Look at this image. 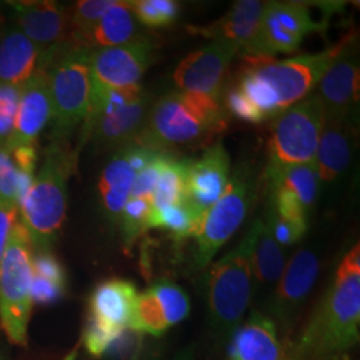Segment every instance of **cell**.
Listing matches in <instances>:
<instances>
[{"mask_svg":"<svg viewBox=\"0 0 360 360\" xmlns=\"http://www.w3.org/2000/svg\"><path fill=\"white\" fill-rule=\"evenodd\" d=\"M360 340V248L343 257L333 283L284 360H346Z\"/></svg>","mask_w":360,"mask_h":360,"instance_id":"cell-1","label":"cell"},{"mask_svg":"<svg viewBox=\"0 0 360 360\" xmlns=\"http://www.w3.org/2000/svg\"><path fill=\"white\" fill-rule=\"evenodd\" d=\"M220 98L176 91L153 103L134 144L154 151L187 146L226 129Z\"/></svg>","mask_w":360,"mask_h":360,"instance_id":"cell-2","label":"cell"},{"mask_svg":"<svg viewBox=\"0 0 360 360\" xmlns=\"http://www.w3.org/2000/svg\"><path fill=\"white\" fill-rule=\"evenodd\" d=\"M77 165V154L63 141H53L32 186L19 205L22 223L37 251H50L62 231L68 203V179Z\"/></svg>","mask_w":360,"mask_h":360,"instance_id":"cell-3","label":"cell"},{"mask_svg":"<svg viewBox=\"0 0 360 360\" xmlns=\"http://www.w3.org/2000/svg\"><path fill=\"white\" fill-rule=\"evenodd\" d=\"M257 232L255 220L240 243L220 257L207 272L208 323L218 340L231 338L243 323L254 297L252 251Z\"/></svg>","mask_w":360,"mask_h":360,"instance_id":"cell-4","label":"cell"},{"mask_svg":"<svg viewBox=\"0 0 360 360\" xmlns=\"http://www.w3.org/2000/svg\"><path fill=\"white\" fill-rule=\"evenodd\" d=\"M91 50L63 46L40 56L49 77L55 141H63L84 122L90 108Z\"/></svg>","mask_w":360,"mask_h":360,"instance_id":"cell-5","label":"cell"},{"mask_svg":"<svg viewBox=\"0 0 360 360\" xmlns=\"http://www.w3.org/2000/svg\"><path fill=\"white\" fill-rule=\"evenodd\" d=\"M32 240L20 219L0 259V326L10 342L27 346L32 309Z\"/></svg>","mask_w":360,"mask_h":360,"instance_id":"cell-6","label":"cell"},{"mask_svg":"<svg viewBox=\"0 0 360 360\" xmlns=\"http://www.w3.org/2000/svg\"><path fill=\"white\" fill-rule=\"evenodd\" d=\"M349 44V38L319 53L302 55L294 59L275 60L274 58H247L245 68L267 91L278 114L309 98L319 84L335 58Z\"/></svg>","mask_w":360,"mask_h":360,"instance_id":"cell-7","label":"cell"},{"mask_svg":"<svg viewBox=\"0 0 360 360\" xmlns=\"http://www.w3.org/2000/svg\"><path fill=\"white\" fill-rule=\"evenodd\" d=\"M324 123L326 112L316 94L284 110L271 127L266 169L315 162Z\"/></svg>","mask_w":360,"mask_h":360,"instance_id":"cell-8","label":"cell"},{"mask_svg":"<svg viewBox=\"0 0 360 360\" xmlns=\"http://www.w3.org/2000/svg\"><path fill=\"white\" fill-rule=\"evenodd\" d=\"M254 195L250 174L239 168L229 180L224 193L202 215L193 233L195 257L193 264L198 270L210 266L212 259L226 245L245 221Z\"/></svg>","mask_w":360,"mask_h":360,"instance_id":"cell-9","label":"cell"},{"mask_svg":"<svg viewBox=\"0 0 360 360\" xmlns=\"http://www.w3.org/2000/svg\"><path fill=\"white\" fill-rule=\"evenodd\" d=\"M154 44L138 38L131 43L92 50L90 55L91 92L139 86L153 63Z\"/></svg>","mask_w":360,"mask_h":360,"instance_id":"cell-10","label":"cell"},{"mask_svg":"<svg viewBox=\"0 0 360 360\" xmlns=\"http://www.w3.org/2000/svg\"><path fill=\"white\" fill-rule=\"evenodd\" d=\"M319 259L311 250H297L285 263L283 274L269 302V314L284 335L290 334L296 318L314 288L319 274Z\"/></svg>","mask_w":360,"mask_h":360,"instance_id":"cell-11","label":"cell"},{"mask_svg":"<svg viewBox=\"0 0 360 360\" xmlns=\"http://www.w3.org/2000/svg\"><path fill=\"white\" fill-rule=\"evenodd\" d=\"M322 28L323 25L311 18L306 4L266 1L259 37L260 56L272 58L276 53L296 51L303 39Z\"/></svg>","mask_w":360,"mask_h":360,"instance_id":"cell-12","label":"cell"},{"mask_svg":"<svg viewBox=\"0 0 360 360\" xmlns=\"http://www.w3.org/2000/svg\"><path fill=\"white\" fill-rule=\"evenodd\" d=\"M16 28L40 51V56L68 46L70 7L51 0L6 1Z\"/></svg>","mask_w":360,"mask_h":360,"instance_id":"cell-13","label":"cell"},{"mask_svg":"<svg viewBox=\"0 0 360 360\" xmlns=\"http://www.w3.org/2000/svg\"><path fill=\"white\" fill-rule=\"evenodd\" d=\"M191 311V302L178 284L160 281L138 295L129 330L162 336L183 322Z\"/></svg>","mask_w":360,"mask_h":360,"instance_id":"cell-14","label":"cell"},{"mask_svg":"<svg viewBox=\"0 0 360 360\" xmlns=\"http://www.w3.org/2000/svg\"><path fill=\"white\" fill-rule=\"evenodd\" d=\"M239 53L231 43L214 40L190 53L175 72L174 80L180 91L220 98L233 58Z\"/></svg>","mask_w":360,"mask_h":360,"instance_id":"cell-15","label":"cell"},{"mask_svg":"<svg viewBox=\"0 0 360 360\" xmlns=\"http://www.w3.org/2000/svg\"><path fill=\"white\" fill-rule=\"evenodd\" d=\"M153 103V96L144 91L132 103L96 116L83 124V143L90 141L96 151L120 150L129 146L143 129Z\"/></svg>","mask_w":360,"mask_h":360,"instance_id":"cell-16","label":"cell"},{"mask_svg":"<svg viewBox=\"0 0 360 360\" xmlns=\"http://www.w3.org/2000/svg\"><path fill=\"white\" fill-rule=\"evenodd\" d=\"M52 105L49 77L38 68L34 77L20 89L13 119V129L6 150L37 147L39 136L51 122Z\"/></svg>","mask_w":360,"mask_h":360,"instance_id":"cell-17","label":"cell"},{"mask_svg":"<svg viewBox=\"0 0 360 360\" xmlns=\"http://www.w3.org/2000/svg\"><path fill=\"white\" fill-rule=\"evenodd\" d=\"M266 1L239 0L221 19L207 27H190L193 34L231 43L248 58H262L259 37Z\"/></svg>","mask_w":360,"mask_h":360,"instance_id":"cell-18","label":"cell"},{"mask_svg":"<svg viewBox=\"0 0 360 360\" xmlns=\"http://www.w3.org/2000/svg\"><path fill=\"white\" fill-rule=\"evenodd\" d=\"M359 65L351 53L349 44L327 68L316 96L322 103L326 117L351 120L359 99Z\"/></svg>","mask_w":360,"mask_h":360,"instance_id":"cell-19","label":"cell"},{"mask_svg":"<svg viewBox=\"0 0 360 360\" xmlns=\"http://www.w3.org/2000/svg\"><path fill=\"white\" fill-rule=\"evenodd\" d=\"M229 180L230 156L223 144L217 143L190 162L184 202L203 215L224 193Z\"/></svg>","mask_w":360,"mask_h":360,"instance_id":"cell-20","label":"cell"},{"mask_svg":"<svg viewBox=\"0 0 360 360\" xmlns=\"http://www.w3.org/2000/svg\"><path fill=\"white\" fill-rule=\"evenodd\" d=\"M284 355L276 324L255 309L231 335L227 360H284Z\"/></svg>","mask_w":360,"mask_h":360,"instance_id":"cell-21","label":"cell"},{"mask_svg":"<svg viewBox=\"0 0 360 360\" xmlns=\"http://www.w3.org/2000/svg\"><path fill=\"white\" fill-rule=\"evenodd\" d=\"M355 147V134L351 120L326 117L322 136L315 156L319 183L333 186L351 165Z\"/></svg>","mask_w":360,"mask_h":360,"instance_id":"cell-22","label":"cell"},{"mask_svg":"<svg viewBox=\"0 0 360 360\" xmlns=\"http://www.w3.org/2000/svg\"><path fill=\"white\" fill-rule=\"evenodd\" d=\"M138 295L135 284L124 279L98 284L90 296L89 318L114 331L129 330Z\"/></svg>","mask_w":360,"mask_h":360,"instance_id":"cell-23","label":"cell"},{"mask_svg":"<svg viewBox=\"0 0 360 360\" xmlns=\"http://www.w3.org/2000/svg\"><path fill=\"white\" fill-rule=\"evenodd\" d=\"M40 51L16 27L0 39V84L22 89L39 68Z\"/></svg>","mask_w":360,"mask_h":360,"instance_id":"cell-24","label":"cell"},{"mask_svg":"<svg viewBox=\"0 0 360 360\" xmlns=\"http://www.w3.org/2000/svg\"><path fill=\"white\" fill-rule=\"evenodd\" d=\"M285 263L283 248L274 239L264 220L257 219V238L252 251L254 296L257 292H267L271 296L283 274Z\"/></svg>","mask_w":360,"mask_h":360,"instance_id":"cell-25","label":"cell"},{"mask_svg":"<svg viewBox=\"0 0 360 360\" xmlns=\"http://www.w3.org/2000/svg\"><path fill=\"white\" fill-rule=\"evenodd\" d=\"M135 176L136 172L131 167L123 148L117 150L105 165L99 180L101 203L110 220L119 221L131 195Z\"/></svg>","mask_w":360,"mask_h":360,"instance_id":"cell-26","label":"cell"},{"mask_svg":"<svg viewBox=\"0 0 360 360\" xmlns=\"http://www.w3.org/2000/svg\"><path fill=\"white\" fill-rule=\"evenodd\" d=\"M136 19L129 1L115 0V4L104 13L87 39L89 50L123 46L136 40Z\"/></svg>","mask_w":360,"mask_h":360,"instance_id":"cell-27","label":"cell"},{"mask_svg":"<svg viewBox=\"0 0 360 360\" xmlns=\"http://www.w3.org/2000/svg\"><path fill=\"white\" fill-rule=\"evenodd\" d=\"M264 178L267 190H281L290 193L309 212L318 198L321 187L315 162L272 171L266 169Z\"/></svg>","mask_w":360,"mask_h":360,"instance_id":"cell-28","label":"cell"},{"mask_svg":"<svg viewBox=\"0 0 360 360\" xmlns=\"http://www.w3.org/2000/svg\"><path fill=\"white\" fill-rule=\"evenodd\" d=\"M190 162L188 159L178 160L174 156L168 160L159 175L151 199L155 210L176 206L184 202Z\"/></svg>","mask_w":360,"mask_h":360,"instance_id":"cell-29","label":"cell"},{"mask_svg":"<svg viewBox=\"0 0 360 360\" xmlns=\"http://www.w3.org/2000/svg\"><path fill=\"white\" fill-rule=\"evenodd\" d=\"M114 4L115 0H82L70 7L68 46L87 49L86 43L92 30Z\"/></svg>","mask_w":360,"mask_h":360,"instance_id":"cell-30","label":"cell"},{"mask_svg":"<svg viewBox=\"0 0 360 360\" xmlns=\"http://www.w3.org/2000/svg\"><path fill=\"white\" fill-rule=\"evenodd\" d=\"M200 218L202 214H199L186 202L162 210L153 208L148 219V230H165L176 239H186L193 236Z\"/></svg>","mask_w":360,"mask_h":360,"instance_id":"cell-31","label":"cell"},{"mask_svg":"<svg viewBox=\"0 0 360 360\" xmlns=\"http://www.w3.org/2000/svg\"><path fill=\"white\" fill-rule=\"evenodd\" d=\"M129 4L136 22L143 26L167 27L179 18L180 4L174 0H134Z\"/></svg>","mask_w":360,"mask_h":360,"instance_id":"cell-32","label":"cell"},{"mask_svg":"<svg viewBox=\"0 0 360 360\" xmlns=\"http://www.w3.org/2000/svg\"><path fill=\"white\" fill-rule=\"evenodd\" d=\"M153 208L154 207L150 200L129 196L117 221L122 227V235L126 245H132L143 232L148 230V219Z\"/></svg>","mask_w":360,"mask_h":360,"instance_id":"cell-33","label":"cell"},{"mask_svg":"<svg viewBox=\"0 0 360 360\" xmlns=\"http://www.w3.org/2000/svg\"><path fill=\"white\" fill-rule=\"evenodd\" d=\"M126 331H114L89 318L83 335L84 348L92 358H102L112 349L117 340L126 334Z\"/></svg>","mask_w":360,"mask_h":360,"instance_id":"cell-34","label":"cell"},{"mask_svg":"<svg viewBox=\"0 0 360 360\" xmlns=\"http://www.w3.org/2000/svg\"><path fill=\"white\" fill-rule=\"evenodd\" d=\"M172 156L174 155L171 153H165V151H159L158 154L155 155L154 159L143 168L139 174H136L129 196L141 198V199H146V200L151 202L159 175Z\"/></svg>","mask_w":360,"mask_h":360,"instance_id":"cell-35","label":"cell"},{"mask_svg":"<svg viewBox=\"0 0 360 360\" xmlns=\"http://www.w3.org/2000/svg\"><path fill=\"white\" fill-rule=\"evenodd\" d=\"M19 171L8 150L0 146V205L18 207ZM19 208V207H18Z\"/></svg>","mask_w":360,"mask_h":360,"instance_id":"cell-36","label":"cell"},{"mask_svg":"<svg viewBox=\"0 0 360 360\" xmlns=\"http://www.w3.org/2000/svg\"><path fill=\"white\" fill-rule=\"evenodd\" d=\"M274 239L281 247H290L297 243L307 231L309 224L297 223L290 219L282 218L267 208V220H264Z\"/></svg>","mask_w":360,"mask_h":360,"instance_id":"cell-37","label":"cell"},{"mask_svg":"<svg viewBox=\"0 0 360 360\" xmlns=\"http://www.w3.org/2000/svg\"><path fill=\"white\" fill-rule=\"evenodd\" d=\"M223 108L245 123L260 124L264 122L263 115L257 111L255 105L247 99V96L238 86H233L226 92Z\"/></svg>","mask_w":360,"mask_h":360,"instance_id":"cell-38","label":"cell"},{"mask_svg":"<svg viewBox=\"0 0 360 360\" xmlns=\"http://www.w3.org/2000/svg\"><path fill=\"white\" fill-rule=\"evenodd\" d=\"M19 89L0 84V146L6 148L13 129Z\"/></svg>","mask_w":360,"mask_h":360,"instance_id":"cell-39","label":"cell"},{"mask_svg":"<svg viewBox=\"0 0 360 360\" xmlns=\"http://www.w3.org/2000/svg\"><path fill=\"white\" fill-rule=\"evenodd\" d=\"M65 294V284L56 283L50 279L32 274L31 300L32 306H52Z\"/></svg>","mask_w":360,"mask_h":360,"instance_id":"cell-40","label":"cell"},{"mask_svg":"<svg viewBox=\"0 0 360 360\" xmlns=\"http://www.w3.org/2000/svg\"><path fill=\"white\" fill-rule=\"evenodd\" d=\"M31 266L32 274L56 283L67 284L65 267L51 251H37L32 255Z\"/></svg>","mask_w":360,"mask_h":360,"instance_id":"cell-41","label":"cell"},{"mask_svg":"<svg viewBox=\"0 0 360 360\" xmlns=\"http://www.w3.org/2000/svg\"><path fill=\"white\" fill-rule=\"evenodd\" d=\"M19 208L0 205V259L3 257L4 248L8 242V238L13 232V226L19 220Z\"/></svg>","mask_w":360,"mask_h":360,"instance_id":"cell-42","label":"cell"},{"mask_svg":"<svg viewBox=\"0 0 360 360\" xmlns=\"http://www.w3.org/2000/svg\"><path fill=\"white\" fill-rule=\"evenodd\" d=\"M171 360H196V348H195L193 345V346L183 348Z\"/></svg>","mask_w":360,"mask_h":360,"instance_id":"cell-43","label":"cell"},{"mask_svg":"<svg viewBox=\"0 0 360 360\" xmlns=\"http://www.w3.org/2000/svg\"><path fill=\"white\" fill-rule=\"evenodd\" d=\"M0 360H6L4 355H3V352H1V349H0Z\"/></svg>","mask_w":360,"mask_h":360,"instance_id":"cell-44","label":"cell"},{"mask_svg":"<svg viewBox=\"0 0 360 360\" xmlns=\"http://www.w3.org/2000/svg\"><path fill=\"white\" fill-rule=\"evenodd\" d=\"M134 360H136V358H134Z\"/></svg>","mask_w":360,"mask_h":360,"instance_id":"cell-45","label":"cell"}]
</instances>
